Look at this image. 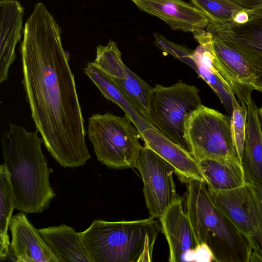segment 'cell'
Wrapping results in <instances>:
<instances>
[{
    "mask_svg": "<svg viewBox=\"0 0 262 262\" xmlns=\"http://www.w3.org/2000/svg\"><path fill=\"white\" fill-rule=\"evenodd\" d=\"M20 53L26 100L43 143L61 166L84 165L91 157L74 75L60 28L42 3L26 22Z\"/></svg>",
    "mask_w": 262,
    "mask_h": 262,
    "instance_id": "6da1fadb",
    "label": "cell"
},
{
    "mask_svg": "<svg viewBox=\"0 0 262 262\" xmlns=\"http://www.w3.org/2000/svg\"><path fill=\"white\" fill-rule=\"evenodd\" d=\"M37 129L28 132L13 123L2 134L4 163L10 173L15 209L25 213H41L56 194Z\"/></svg>",
    "mask_w": 262,
    "mask_h": 262,
    "instance_id": "7a4b0ae2",
    "label": "cell"
},
{
    "mask_svg": "<svg viewBox=\"0 0 262 262\" xmlns=\"http://www.w3.org/2000/svg\"><path fill=\"white\" fill-rule=\"evenodd\" d=\"M161 229L155 219L107 221L95 220L79 232L90 262L151 261Z\"/></svg>",
    "mask_w": 262,
    "mask_h": 262,
    "instance_id": "3957f363",
    "label": "cell"
},
{
    "mask_svg": "<svg viewBox=\"0 0 262 262\" xmlns=\"http://www.w3.org/2000/svg\"><path fill=\"white\" fill-rule=\"evenodd\" d=\"M185 204L199 245L207 246L216 262H249L248 239L216 206L205 183H188Z\"/></svg>",
    "mask_w": 262,
    "mask_h": 262,
    "instance_id": "277c9868",
    "label": "cell"
},
{
    "mask_svg": "<svg viewBox=\"0 0 262 262\" xmlns=\"http://www.w3.org/2000/svg\"><path fill=\"white\" fill-rule=\"evenodd\" d=\"M86 133L102 164L119 169L134 167L143 146L140 133L126 116L93 114L88 119Z\"/></svg>",
    "mask_w": 262,
    "mask_h": 262,
    "instance_id": "5b68a950",
    "label": "cell"
},
{
    "mask_svg": "<svg viewBox=\"0 0 262 262\" xmlns=\"http://www.w3.org/2000/svg\"><path fill=\"white\" fill-rule=\"evenodd\" d=\"M199 92L195 85L182 80L168 86L157 84L146 116L154 128L191 154L186 127L191 115L202 104Z\"/></svg>",
    "mask_w": 262,
    "mask_h": 262,
    "instance_id": "8992f818",
    "label": "cell"
},
{
    "mask_svg": "<svg viewBox=\"0 0 262 262\" xmlns=\"http://www.w3.org/2000/svg\"><path fill=\"white\" fill-rule=\"evenodd\" d=\"M207 189L216 206L248 239L249 262H262V184L246 182L229 190Z\"/></svg>",
    "mask_w": 262,
    "mask_h": 262,
    "instance_id": "52a82bcc",
    "label": "cell"
},
{
    "mask_svg": "<svg viewBox=\"0 0 262 262\" xmlns=\"http://www.w3.org/2000/svg\"><path fill=\"white\" fill-rule=\"evenodd\" d=\"M186 137L198 162L204 159L238 158L232 137L231 117L202 104L189 118Z\"/></svg>",
    "mask_w": 262,
    "mask_h": 262,
    "instance_id": "ba28073f",
    "label": "cell"
},
{
    "mask_svg": "<svg viewBox=\"0 0 262 262\" xmlns=\"http://www.w3.org/2000/svg\"><path fill=\"white\" fill-rule=\"evenodd\" d=\"M134 167L141 174L143 193L150 216L160 219L168 208L181 198L176 191L173 167L151 149L143 146Z\"/></svg>",
    "mask_w": 262,
    "mask_h": 262,
    "instance_id": "9c48e42d",
    "label": "cell"
},
{
    "mask_svg": "<svg viewBox=\"0 0 262 262\" xmlns=\"http://www.w3.org/2000/svg\"><path fill=\"white\" fill-rule=\"evenodd\" d=\"M206 30L249 63L256 76V90L262 93V15H250L243 24L232 19L210 21Z\"/></svg>",
    "mask_w": 262,
    "mask_h": 262,
    "instance_id": "30bf717a",
    "label": "cell"
},
{
    "mask_svg": "<svg viewBox=\"0 0 262 262\" xmlns=\"http://www.w3.org/2000/svg\"><path fill=\"white\" fill-rule=\"evenodd\" d=\"M193 34L199 46L192 50L185 46L175 58L192 68L209 85L231 117L233 103L237 100L234 93L225 84L213 66L212 35L206 29L196 31Z\"/></svg>",
    "mask_w": 262,
    "mask_h": 262,
    "instance_id": "8fae6325",
    "label": "cell"
},
{
    "mask_svg": "<svg viewBox=\"0 0 262 262\" xmlns=\"http://www.w3.org/2000/svg\"><path fill=\"white\" fill-rule=\"evenodd\" d=\"M213 64L225 84L247 104L256 90V76L249 63L238 52L212 36Z\"/></svg>",
    "mask_w": 262,
    "mask_h": 262,
    "instance_id": "7c38bea8",
    "label": "cell"
},
{
    "mask_svg": "<svg viewBox=\"0 0 262 262\" xmlns=\"http://www.w3.org/2000/svg\"><path fill=\"white\" fill-rule=\"evenodd\" d=\"M183 198L173 203L159 219L168 243L169 262L193 261L200 247L185 211Z\"/></svg>",
    "mask_w": 262,
    "mask_h": 262,
    "instance_id": "4fadbf2b",
    "label": "cell"
},
{
    "mask_svg": "<svg viewBox=\"0 0 262 262\" xmlns=\"http://www.w3.org/2000/svg\"><path fill=\"white\" fill-rule=\"evenodd\" d=\"M9 229L12 240L6 260L9 258L16 262H59L25 213L21 211L12 216Z\"/></svg>",
    "mask_w": 262,
    "mask_h": 262,
    "instance_id": "5bb4252c",
    "label": "cell"
},
{
    "mask_svg": "<svg viewBox=\"0 0 262 262\" xmlns=\"http://www.w3.org/2000/svg\"><path fill=\"white\" fill-rule=\"evenodd\" d=\"M140 10L156 16L172 29L191 32L206 29L209 17L192 4L183 0H131Z\"/></svg>",
    "mask_w": 262,
    "mask_h": 262,
    "instance_id": "9a60e30c",
    "label": "cell"
},
{
    "mask_svg": "<svg viewBox=\"0 0 262 262\" xmlns=\"http://www.w3.org/2000/svg\"><path fill=\"white\" fill-rule=\"evenodd\" d=\"M141 139L144 146L155 152L173 167L174 173L183 183L199 181L206 184L199 162L190 152L153 127L144 129Z\"/></svg>",
    "mask_w": 262,
    "mask_h": 262,
    "instance_id": "2e32d148",
    "label": "cell"
},
{
    "mask_svg": "<svg viewBox=\"0 0 262 262\" xmlns=\"http://www.w3.org/2000/svg\"><path fill=\"white\" fill-rule=\"evenodd\" d=\"M24 10L16 0L0 2V83L8 80L16 59L15 47L21 38Z\"/></svg>",
    "mask_w": 262,
    "mask_h": 262,
    "instance_id": "e0dca14e",
    "label": "cell"
},
{
    "mask_svg": "<svg viewBox=\"0 0 262 262\" xmlns=\"http://www.w3.org/2000/svg\"><path fill=\"white\" fill-rule=\"evenodd\" d=\"M83 72L96 85L104 97L123 110L125 116L135 126L140 135L144 129L153 127L121 88L93 62L88 63Z\"/></svg>",
    "mask_w": 262,
    "mask_h": 262,
    "instance_id": "ac0fdd59",
    "label": "cell"
},
{
    "mask_svg": "<svg viewBox=\"0 0 262 262\" xmlns=\"http://www.w3.org/2000/svg\"><path fill=\"white\" fill-rule=\"evenodd\" d=\"M246 104V139L242 164L246 182L262 184V134L258 108L252 98Z\"/></svg>",
    "mask_w": 262,
    "mask_h": 262,
    "instance_id": "d6986e66",
    "label": "cell"
},
{
    "mask_svg": "<svg viewBox=\"0 0 262 262\" xmlns=\"http://www.w3.org/2000/svg\"><path fill=\"white\" fill-rule=\"evenodd\" d=\"M59 262H90L79 232L64 224L38 229Z\"/></svg>",
    "mask_w": 262,
    "mask_h": 262,
    "instance_id": "ffe728a7",
    "label": "cell"
},
{
    "mask_svg": "<svg viewBox=\"0 0 262 262\" xmlns=\"http://www.w3.org/2000/svg\"><path fill=\"white\" fill-rule=\"evenodd\" d=\"M198 162L208 188L229 190L246 182L242 164L238 158L204 159Z\"/></svg>",
    "mask_w": 262,
    "mask_h": 262,
    "instance_id": "44dd1931",
    "label": "cell"
},
{
    "mask_svg": "<svg viewBox=\"0 0 262 262\" xmlns=\"http://www.w3.org/2000/svg\"><path fill=\"white\" fill-rule=\"evenodd\" d=\"M0 260H6L10 246L8 228L15 207L10 173L5 163L0 166Z\"/></svg>",
    "mask_w": 262,
    "mask_h": 262,
    "instance_id": "7402d4cb",
    "label": "cell"
},
{
    "mask_svg": "<svg viewBox=\"0 0 262 262\" xmlns=\"http://www.w3.org/2000/svg\"><path fill=\"white\" fill-rule=\"evenodd\" d=\"M247 112L248 107L246 103L241 105L237 100L234 103L231 116V129L238 158L241 163L246 139Z\"/></svg>",
    "mask_w": 262,
    "mask_h": 262,
    "instance_id": "603a6c76",
    "label": "cell"
},
{
    "mask_svg": "<svg viewBox=\"0 0 262 262\" xmlns=\"http://www.w3.org/2000/svg\"><path fill=\"white\" fill-rule=\"evenodd\" d=\"M210 21L233 19L239 11L220 0H190Z\"/></svg>",
    "mask_w": 262,
    "mask_h": 262,
    "instance_id": "cb8c5ba5",
    "label": "cell"
},
{
    "mask_svg": "<svg viewBox=\"0 0 262 262\" xmlns=\"http://www.w3.org/2000/svg\"><path fill=\"white\" fill-rule=\"evenodd\" d=\"M239 11H244L250 15L262 11V0H220Z\"/></svg>",
    "mask_w": 262,
    "mask_h": 262,
    "instance_id": "d4e9b609",
    "label": "cell"
},
{
    "mask_svg": "<svg viewBox=\"0 0 262 262\" xmlns=\"http://www.w3.org/2000/svg\"><path fill=\"white\" fill-rule=\"evenodd\" d=\"M249 19V15L247 12L244 11H239L233 19L232 20L236 23L243 24L247 22Z\"/></svg>",
    "mask_w": 262,
    "mask_h": 262,
    "instance_id": "484cf974",
    "label": "cell"
},
{
    "mask_svg": "<svg viewBox=\"0 0 262 262\" xmlns=\"http://www.w3.org/2000/svg\"><path fill=\"white\" fill-rule=\"evenodd\" d=\"M257 117L262 134V107L257 108Z\"/></svg>",
    "mask_w": 262,
    "mask_h": 262,
    "instance_id": "4316f807",
    "label": "cell"
},
{
    "mask_svg": "<svg viewBox=\"0 0 262 262\" xmlns=\"http://www.w3.org/2000/svg\"><path fill=\"white\" fill-rule=\"evenodd\" d=\"M254 15H262V11L255 12L254 13Z\"/></svg>",
    "mask_w": 262,
    "mask_h": 262,
    "instance_id": "83f0119b",
    "label": "cell"
}]
</instances>
